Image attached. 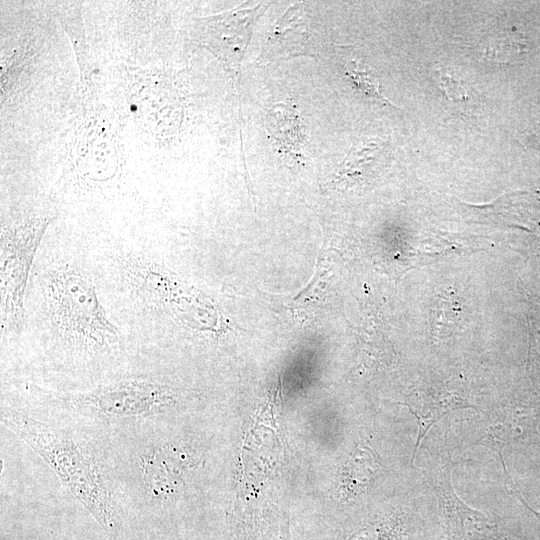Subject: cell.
<instances>
[{
    "mask_svg": "<svg viewBox=\"0 0 540 540\" xmlns=\"http://www.w3.org/2000/svg\"><path fill=\"white\" fill-rule=\"evenodd\" d=\"M179 464L167 447L154 448L142 458L143 481L154 497L171 494L175 489Z\"/></svg>",
    "mask_w": 540,
    "mask_h": 540,
    "instance_id": "obj_6",
    "label": "cell"
},
{
    "mask_svg": "<svg viewBox=\"0 0 540 540\" xmlns=\"http://www.w3.org/2000/svg\"><path fill=\"white\" fill-rule=\"evenodd\" d=\"M389 158V149L381 140H355L341 163V173L350 176L374 175Z\"/></svg>",
    "mask_w": 540,
    "mask_h": 540,
    "instance_id": "obj_8",
    "label": "cell"
},
{
    "mask_svg": "<svg viewBox=\"0 0 540 540\" xmlns=\"http://www.w3.org/2000/svg\"><path fill=\"white\" fill-rule=\"evenodd\" d=\"M433 486L448 540H506L493 520L459 499L451 484L449 464L434 475Z\"/></svg>",
    "mask_w": 540,
    "mask_h": 540,
    "instance_id": "obj_5",
    "label": "cell"
},
{
    "mask_svg": "<svg viewBox=\"0 0 540 540\" xmlns=\"http://www.w3.org/2000/svg\"><path fill=\"white\" fill-rule=\"evenodd\" d=\"M45 297L49 314L62 338L84 349H102L118 341L94 287L81 275L56 272L47 280Z\"/></svg>",
    "mask_w": 540,
    "mask_h": 540,
    "instance_id": "obj_2",
    "label": "cell"
},
{
    "mask_svg": "<svg viewBox=\"0 0 540 540\" xmlns=\"http://www.w3.org/2000/svg\"><path fill=\"white\" fill-rule=\"evenodd\" d=\"M438 82L440 89L445 92L449 100H464L467 94L463 86L451 75L447 73H438Z\"/></svg>",
    "mask_w": 540,
    "mask_h": 540,
    "instance_id": "obj_11",
    "label": "cell"
},
{
    "mask_svg": "<svg viewBox=\"0 0 540 540\" xmlns=\"http://www.w3.org/2000/svg\"><path fill=\"white\" fill-rule=\"evenodd\" d=\"M345 71L359 93L390 104L388 99L381 93L380 83L377 78L365 65L356 60H350L345 66Z\"/></svg>",
    "mask_w": 540,
    "mask_h": 540,
    "instance_id": "obj_10",
    "label": "cell"
},
{
    "mask_svg": "<svg viewBox=\"0 0 540 540\" xmlns=\"http://www.w3.org/2000/svg\"><path fill=\"white\" fill-rule=\"evenodd\" d=\"M271 126L269 130L283 149L295 152L303 141L300 118L292 105L277 104L271 111Z\"/></svg>",
    "mask_w": 540,
    "mask_h": 540,
    "instance_id": "obj_9",
    "label": "cell"
},
{
    "mask_svg": "<svg viewBox=\"0 0 540 540\" xmlns=\"http://www.w3.org/2000/svg\"><path fill=\"white\" fill-rule=\"evenodd\" d=\"M410 412L416 417L419 425L417 442L413 452V460L420 442L428 430L443 416L457 408H473V406L454 395L414 396L406 402Z\"/></svg>",
    "mask_w": 540,
    "mask_h": 540,
    "instance_id": "obj_7",
    "label": "cell"
},
{
    "mask_svg": "<svg viewBox=\"0 0 540 540\" xmlns=\"http://www.w3.org/2000/svg\"><path fill=\"white\" fill-rule=\"evenodd\" d=\"M1 421L50 466L103 528L118 527L119 506L108 473L84 439L16 412L2 413Z\"/></svg>",
    "mask_w": 540,
    "mask_h": 540,
    "instance_id": "obj_1",
    "label": "cell"
},
{
    "mask_svg": "<svg viewBox=\"0 0 540 540\" xmlns=\"http://www.w3.org/2000/svg\"><path fill=\"white\" fill-rule=\"evenodd\" d=\"M43 230L41 225L29 224L2 238L1 315L5 328L22 316L28 275Z\"/></svg>",
    "mask_w": 540,
    "mask_h": 540,
    "instance_id": "obj_4",
    "label": "cell"
},
{
    "mask_svg": "<svg viewBox=\"0 0 540 540\" xmlns=\"http://www.w3.org/2000/svg\"><path fill=\"white\" fill-rule=\"evenodd\" d=\"M52 398L51 402L84 415L120 420L156 415L173 403L174 396L158 382L128 379Z\"/></svg>",
    "mask_w": 540,
    "mask_h": 540,
    "instance_id": "obj_3",
    "label": "cell"
}]
</instances>
